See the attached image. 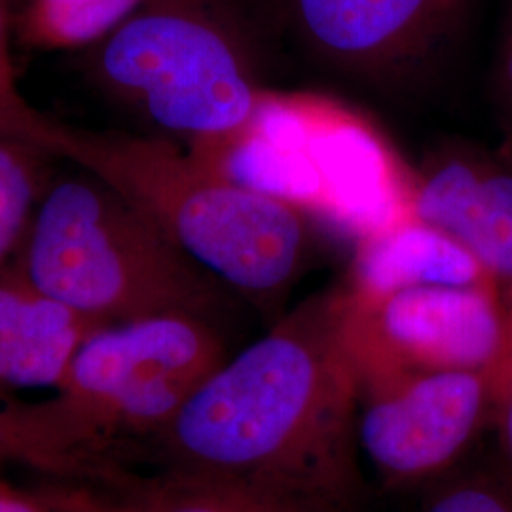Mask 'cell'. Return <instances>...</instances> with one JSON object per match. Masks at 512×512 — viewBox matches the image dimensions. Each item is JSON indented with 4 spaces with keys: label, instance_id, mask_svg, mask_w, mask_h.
<instances>
[{
    "label": "cell",
    "instance_id": "18",
    "mask_svg": "<svg viewBox=\"0 0 512 512\" xmlns=\"http://www.w3.org/2000/svg\"><path fill=\"white\" fill-rule=\"evenodd\" d=\"M19 99L21 95L16 90L14 67L8 52V16L4 4L0 2V124Z\"/></svg>",
    "mask_w": 512,
    "mask_h": 512
},
{
    "label": "cell",
    "instance_id": "8",
    "mask_svg": "<svg viewBox=\"0 0 512 512\" xmlns=\"http://www.w3.org/2000/svg\"><path fill=\"white\" fill-rule=\"evenodd\" d=\"M459 0H289L310 54L336 73L378 86L420 74Z\"/></svg>",
    "mask_w": 512,
    "mask_h": 512
},
{
    "label": "cell",
    "instance_id": "1",
    "mask_svg": "<svg viewBox=\"0 0 512 512\" xmlns=\"http://www.w3.org/2000/svg\"><path fill=\"white\" fill-rule=\"evenodd\" d=\"M342 302L340 283L311 294L226 357L158 435L173 471L238 486L294 512L361 511V382Z\"/></svg>",
    "mask_w": 512,
    "mask_h": 512
},
{
    "label": "cell",
    "instance_id": "19",
    "mask_svg": "<svg viewBox=\"0 0 512 512\" xmlns=\"http://www.w3.org/2000/svg\"><path fill=\"white\" fill-rule=\"evenodd\" d=\"M0 512H37L29 503L0 495Z\"/></svg>",
    "mask_w": 512,
    "mask_h": 512
},
{
    "label": "cell",
    "instance_id": "15",
    "mask_svg": "<svg viewBox=\"0 0 512 512\" xmlns=\"http://www.w3.org/2000/svg\"><path fill=\"white\" fill-rule=\"evenodd\" d=\"M416 512H512V480L503 476H463L442 484Z\"/></svg>",
    "mask_w": 512,
    "mask_h": 512
},
{
    "label": "cell",
    "instance_id": "5",
    "mask_svg": "<svg viewBox=\"0 0 512 512\" xmlns=\"http://www.w3.org/2000/svg\"><path fill=\"white\" fill-rule=\"evenodd\" d=\"M340 285L344 336L361 385L414 372L484 370L507 332V308L494 289L353 293Z\"/></svg>",
    "mask_w": 512,
    "mask_h": 512
},
{
    "label": "cell",
    "instance_id": "12",
    "mask_svg": "<svg viewBox=\"0 0 512 512\" xmlns=\"http://www.w3.org/2000/svg\"><path fill=\"white\" fill-rule=\"evenodd\" d=\"M150 0H29L21 18L27 42L63 50L101 42Z\"/></svg>",
    "mask_w": 512,
    "mask_h": 512
},
{
    "label": "cell",
    "instance_id": "4",
    "mask_svg": "<svg viewBox=\"0 0 512 512\" xmlns=\"http://www.w3.org/2000/svg\"><path fill=\"white\" fill-rule=\"evenodd\" d=\"M97 73L154 128L190 145L247 126L268 90L217 0H150L99 42Z\"/></svg>",
    "mask_w": 512,
    "mask_h": 512
},
{
    "label": "cell",
    "instance_id": "10",
    "mask_svg": "<svg viewBox=\"0 0 512 512\" xmlns=\"http://www.w3.org/2000/svg\"><path fill=\"white\" fill-rule=\"evenodd\" d=\"M342 283L353 293H387L420 285L497 291L494 279L458 239L414 217L395 220L357 239Z\"/></svg>",
    "mask_w": 512,
    "mask_h": 512
},
{
    "label": "cell",
    "instance_id": "11",
    "mask_svg": "<svg viewBox=\"0 0 512 512\" xmlns=\"http://www.w3.org/2000/svg\"><path fill=\"white\" fill-rule=\"evenodd\" d=\"M97 323L33 285H0V384L63 385L74 355Z\"/></svg>",
    "mask_w": 512,
    "mask_h": 512
},
{
    "label": "cell",
    "instance_id": "17",
    "mask_svg": "<svg viewBox=\"0 0 512 512\" xmlns=\"http://www.w3.org/2000/svg\"><path fill=\"white\" fill-rule=\"evenodd\" d=\"M492 103L501 135V147L497 154L512 167V0L507 2L503 35L495 57Z\"/></svg>",
    "mask_w": 512,
    "mask_h": 512
},
{
    "label": "cell",
    "instance_id": "13",
    "mask_svg": "<svg viewBox=\"0 0 512 512\" xmlns=\"http://www.w3.org/2000/svg\"><path fill=\"white\" fill-rule=\"evenodd\" d=\"M133 512H294L262 495L203 476L171 471L148 486Z\"/></svg>",
    "mask_w": 512,
    "mask_h": 512
},
{
    "label": "cell",
    "instance_id": "9",
    "mask_svg": "<svg viewBox=\"0 0 512 512\" xmlns=\"http://www.w3.org/2000/svg\"><path fill=\"white\" fill-rule=\"evenodd\" d=\"M414 219L458 239L512 310V167L499 154L450 141L412 171Z\"/></svg>",
    "mask_w": 512,
    "mask_h": 512
},
{
    "label": "cell",
    "instance_id": "3",
    "mask_svg": "<svg viewBox=\"0 0 512 512\" xmlns=\"http://www.w3.org/2000/svg\"><path fill=\"white\" fill-rule=\"evenodd\" d=\"M25 274L38 293L97 325L162 313L205 317L224 289L84 171L55 183L38 205Z\"/></svg>",
    "mask_w": 512,
    "mask_h": 512
},
{
    "label": "cell",
    "instance_id": "16",
    "mask_svg": "<svg viewBox=\"0 0 512 512\" xmlns=\"http://www.w3.org/2000/svg\"><path fill=\"white\" fill-rule=\"evenodd\" d=\"M490 401L492 421L497 427L501 452L512 480V310H507V332L494 361L484 368Z\"/></svg>",
    "mask_w": 512,
    "mask_h": 512
},
{
    "label": "cell",
    "instance_id": "2",
    "mask_svg": "<svg viewBox=\"0 0 512 512\" xmlns=\"http://www.w3.org/2000/svg\"><path fill=\"white\" fill-rule=\"evenodd\" d=\"M0 133L107 184L177 251L272 323L308 270L315 243L310 213L228 181L162 135L80 128L23 99Z\"/></svg>",
    "mask_w": 512,
    "mask_h": 512
},
{
    "label": "cell",
    "instance_id": "7",
    "mask_svg": "<svg viewBox=\"0 0 512 512\" xmlns=\"http://www.w3.org/2000/svg\"><path fill=\"white\" fill-rule=\"evenodd\" d=\"M492 421L484 370L414 372L361 385V456L389 490L448 475Z\"/></svg>",
    "mask_w": 512,
    "mask_h": 512
},
{
    "label": "cell",
    "instance_id": "6",
    "mask_svg": "<svg viewBox=\"0 0 512 512\" xmlns=\"http://www.w3.org/2000/svg\"><path fill=\"white\" fill-rule=\"evenodd\" d=\"M224 359V344L205 317L162 313L92 330L63 385L116 420L160 435Z\"/></svg>",
    "mask_w": 512,
    "mask_h": 512
},
{
    "label": "cell",
    "instance_id": "14",
    "mask_svg": "<svg viewBox=\"0 0 512 512\" xmlns=\"http://www.w3.org/2000/svg\"><path fill=\"white\" fill-rule=\"evenodd\" d=\"M35 203V175L19 148L0 143V264L25 232Z\"/></svg>",
    "mask_w": 512,
    "mask_h": 512
}]
</instances>
